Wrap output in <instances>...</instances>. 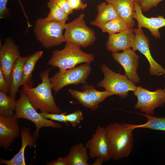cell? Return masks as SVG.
Instances as JSON below:
<instances>
[{
  "instance_id": "19",
  "label": "cell",
  "mask_w": 165,
  "mask_h": 165,
  "mask_svg": "<svg viewBox=\"0 0 165 165\" xmlns=\"http://www.w3.org/2000/svg\"><path fill=\"white\" fill-rule=\"evenodd\" d=\"M98 13L95 19L90 22L92 25L98 27L115 19L119 16L111 3L103 2L97 6Z\"/></svg>"
},
{
  "instance_id": "3",
  "label": "cell",
  "mask_w": 165,
  "mask_h": 165,
  "mask_svg": "<svg viewBox=\"0 0 165 165\" xmlns=\"http://www.w3.org/2000/svg\"><path fill=\"white\" fill-rule=\"evenodd\" d=\"M80 47L75 44L66 42L63 49L53 52L48 64L58 68L59 70H64L73 68L81 63L90 64L94 61L93 54L83 51Z\"/></svg>"
},
{
  "instance_id": "29",
  "label": "cell",
  "mask_w": 165,
  "mask_h": 165,
  "mask_svg": "<svg viewBox=\"0 0 165 165\" xmlns=\"http://www.w3.org/2000/svg\"><path fill=\"white\" fill-rule=\"evenodd\" d=\"M66 119L68 122H70L72 127H75L83 120V117L82 112L76 110L71 113L67 114Z\"/></svg>"
},
{
  "instance_id": "9",
  "label": "cell",
  "mask_w": 165,
  "mask_h": 165,
  "mask_svg": "<svg viewBox=\"0 0 165 165\" xmlns=\"http://www.w3.org/2000/svg\"><path fill=\"white\" fill-rule=\"evenodd\" d=\"M134 94L138 100L135 108L145 114L154 116L155 109L163 107L165 104V92L161 89L151 91L141 86H138L134 92Z\"/></svg>"
},
{
  "instance_id": "26",
  "label": "cell",
  "mask_w": 165,
  "mask_h": 165,
  "mask_svg": "<svg viewBox=\"0 0 165 165\" xmlns=\"http://www.w3.org/2000/svg\"><path fill=\"white\" fill-rule=\"evenodd\" d=\"M139 114L145 117L147 121L143 124L137 125V128H143L165 131V117H158L146 114Z\"/></svg>"
},
{
  "instance_id": "23",
  "label": "cell",
  "mask_w": 165,
  "mask_h": 165,
  "mask_svg": "<svg viewBox=\"0 0 165 165\" xmlns=\"http://www.w3.org/2000/svg\"><path fill=\"white\" fill-rule=\"evenodd\" d=\"M97 27L103 32L107 33L109 35L117 33L131 28L120 16Z\"/></svg>"
},
{
  "instance_id": "21",
  "label": "cell",
  "mask_w": 165,
  "mask_h": 165,
  "mask_svg": "<svg viewBox=\"0 0 165 165\" xmlns=\"http://www.w3.org/2000/svg\"><path fill=\"white\" fill-rule=\"evenodd\" d=\"M87 148L82 143L74 145L67 155L68 165H89Z\"/></svg>"
},
{
  "instance_id": "27",
  "label": "cell",
  "mask_w": 165,
  "mask_h": 165,
  "mask_svg": "<svg viewBox=\"0 0 165 165\" xmlns=\"http://www.w3.org/2000/svg\"><path fill=\"white\" fill-rule=\"evenodd\" d=\"M68 92L72 97L75 98L80 104L92 111L96 109L98 105L94 102L87 93L85 91H79L69 89Z\"/></svg>"
},
{
  "instance_id": "36",
  "label": "cell",
  "mask_w": 165,
  "mask_h": 165,
  "mask_svg": "<svg viewBox=\"0 0 165 165\" xmlns=\"http://www.w3.org/2000/svg\"><path fill=\"white\" fill-rule=\"evenodd\" d=\"M68 156L58 159L48 163L47 165H68Z\"/></svg>"
},
{
  "instance_id": "1",
  "label": "cell",
  "mask_w": 165,
  "mask_h": 165,
  "mask_svg": "<svg viewBox=\"0 0 165 165\" xmlns=\"http://www.w3.org/2000/svg\"><path fill=\"white\" fill-rule=\"evenodd\" d=\"M137 125L118 122L105 128L111 158L118 160L127 157L133 145L132 131Z\"/></svg>"
},
{
  "instance_id": "2",
  "label": "cell",
  "mask_w": 165,
  "mask_h": 165,
  "mask_svg": "<svg viewBox=\"0 0 165 165\" xmlns=\"http://www.w3.org/2000/svg\"><path fill=\"white\" fill-rule=\"evenodd\" d=\"M50 69L45 70L39 74L42 81L36 87H30L27 84L23 85V91L29 101L36 110L41 112L60 113V109L57 106L52 93V86L49 77Z\"/></svg>"
},
{
  "instance_id": "6",
  "label": "cell",
  "mask_w": 165,
  "mask_h": 165,
  "mask_svg": "<svg viewBox=\"0 0 165 165\" xmlns=\"http://www.w3.org/2000/svg\"><path fill=\"white\" fill-rule=\"evenodd\" d=\"M84 17V13H82L74 20L66 24L64 36L66 42L85 48L95 42L96 38L95 32L86 25Z\"/></svg>"
},
{
  "instance_id": "16",
  "label": "cell",
  "mask_w": 165,
  "mask_h": 165,
  "mask_svg": "<svg viewBox=\"0 0 165 165\" xmlns=\"http://www.w3.org/2000/svg\"><path fill=\"white\" fill-rule=\"evenodd\" d=\"M136 35L133 28L121 32L109 35L106 42L107 49L112 52L117 53L130 49L134 45Z\"/></svg>"
},
{
  "instance_id": "20",
  "label": "cell",
  "mask_w": 165,
  "mask_h": 165,
  "mask_svg": "<svg viewBox=\"0 0 165 165\" xmlns=\"http://www.w3.org/2000/svg\"><path fill=\"white\" fill-rule=\"evenodd\" d=\"M28 56L22 57L21 56L15 62L10 75V85L11 91L9 96L15 99L17 93L19 91L23 72V67Z\"/></svg>"
},
{
  "instance_id": "10",
  "label": "cell",
  "mask_w": 165,
  "mask_h": 165,
  "mask_svg": "<svg viewBox=\"0 0 165 165\" xmlns=\"http://www.w3.org/2000/svg\"><path fill=\"white\" fill-rule=\"evenodd\" d=\"M86 146L92 158H99L103 162L111 158L105 128L97 126L92 138L86 143Z\"/></svg>"
},
{
  "instance_id": "35",
  "label": "cell",
  "mask_w": 165,
  "mask_h": 165,
  "mask_svg": "<svg viewBox=\"0 0 165 165\" xmlns=\"http://www.w3.org/2000/svg\"><path fill=\"white\" fill-rule=\"evenodd\" d=\"M72 9L73 10H84L87 7V4L82 2L81 0H68Z\"/></svg>"
},
{
  "instance_id": "22",
  "label": "cell",
  "mask_w": 165,
  "mask_h": 165,
  "mask_svg": "<svg viewBox=\"0 0 165 165\" xmlns=\"http://www.w3.org/2000/svg\"><path fill=\"white\" fill-rule=\"evenodd\" d=\"M43 54L42 51H38L28 56L23 67V75L20 86L27 84L30 87H32V73L37 62L42 57Z\"/></svg>"
},
{
  "instance_id": "31",
  "label": "cell",
  "mask_w": 165,
  "mask_h": 165,
  "mask_svg": "<svg viewBox=\"0 0 165 165\" xmlns=\"http://www.w3.org/2000/svg\"><path fill=\"white\" fill-rule=\"evenodd\" d=\"M19 2L22 8L23 13L26 19L28 24V28H29L31 26L28 20V17L24 10L23 6L21 0H17ZM8 0H0V19L4 17L7 12L8 9L6 7V4Z\"/></svg>"
},
{
  "instance_id": "7",
  "label": "cell",
  "mask_w": 165,
  "mask_h": 165,
  "mask_svg": "<svg viewBox=\"0 0 165 165\" xmlns=\"http://www.w3.org/2000/svg\"><path fill=\"white\" fill-rule=\"evenodd\" d=\"M104 74V79L97 86L104 88L105 90L117 95L122 98L127 97L128 91H134L137 87L125 75L114 72L105 64L101 67Z\"/></svg>"
},
{
  "instance_id": "17",
  "label": "cell",
  "mask_w": 165,
  "mask_h": 165,
  "mask_svg": "<svg viewBox=\"0 0 165 165\" xmlns=\"http://www.w3.org/2000/svg\"><path fill=\"white\" fill-rule=\"evenodd\" d=\"M22 140L21 148L18 152L12 158L9 160L0 159L1 164L6 165H25L24 151L27 146L31 148L36 146V137L31 134L29 128L23 127L20 130Z\"/></svg>"
},
{
  "instance_id": "12",
  "label": "cell",
  "mask_w": 165,
  "mask_h": 165,
  "mask_svg": "<svg viewBox=\"0 0 165 165\" xmlns=\"http://www.w3.org/2000/svg\"><path fill=\"white\" fill-rule=\"evenodd\" d=\"M136 35L135 42L132 50H138L143 54L148 61L150 65L149 73L152 75H165V69L158 63L152 57L150 51L149 39L144 34L142 28L134 29Z\"/></svg>"
},
{
  "instance_id": "33",
  "label": "cell",
  "mask_w": 165,
  "mask_h": 165,
  "mask_svg": "<svg viewBox=\"0 0 165 165\" xmlns=\"http://www.w3.org/2000/svg\"><path fill=\"white\" fill-rule=\"evenodd\" d=\"M68 16L72 13V9L68 0H52Z\"/></svg>"
},
{
  "instance_id": "34",
  "label": "cell",
  "mask_w": 165,
  "mask_h": 165,
  "mask_svg": "<svg viewBox=\"0 0 165 165\" xmlns=\"http://www.w3.org/2000/svg\"><path fill=\"white\" fill-rule=\"evenodd\" d=\"M0 91L9 94L11 91L10 85L6 80L1 69H0Z\"/></svg>"
},
{
  "instance_id": "39",
  "label": "cell",
  "mask_w": 165,
  "mask_h": 165,
  "mask_svg": "<svg viewBox=\"0 0 165 165\" xmlns=\"http://www.w3.org/2000/svg\"></svg>"
},
{
  "instance_id": "13",
  "label": "cell",
  "mask_w": 165,
  "mask_h": 165,
  "mask_svg": "<svg viewBox=\"0 0 165 165\" xmlns=\"http://www.w3.org/2000/svg\"><path fill=\"white\" fill-rule=\"evenodd\" d=\"M112 56L124 69V75L129 80L134 84L140 82V78L137 73L139 57L134 51L130 49L121 53H112Z\"/></svg>"
},
{
  "instance_id": "15",
  "label": "cell",
  "mask_w": 165,
  "mask_h": 165,
  "mask_svg": "<svg viewBox=\"0 0 165 165\" xmlns=\"http://www.w3.org/2000/svg\"><path fill=\"white\" fill-rule=\"evenodd\" d=\"M135 12L133 18L138 23V28H145L148 29L156 38L159 39L160 34L159 29L165 26V18L163 16L158 15L157 17H147L144 16L141 8L136 1L134 2Z\"/></svg>"
},
{
  "instance_id": "38",
  "label": "cell",
  "mask_w": 165,
  "mask_h": 165,
  "mask_svg": "<svg viewBox=\"0 0 165 165\" xmlns=\"http://www.w3.org/2000/svg\"><path fill=\"white\" fill-rule=\"evenodd\" d=\"M163 90H164V91L165 92V87L164 89Z\"/></svg>"
},
{
  "instance_id": "24",
  "label": "cell",
  "mask_w": 165,
  "mask_h": 165,
  "mask_svg": "<svg viewBox=\"0 0 165 165\" xmlns=\"http://www.w3.org/2000/svg\"><path fill=\"white\" fill-rule=\"evenodd\" d=\"M16 101L7 94L0 91V116L9 117L13 116L15 112Z\"/></svg>"
},
{
  "instance_id": "18",
  "label": "cell",
  "mask_w": 165,
  "mask_h": 165,
  "mask_svg": "<svg viewBox=\"0 0 165 165\" xmlns=\"http://www.w3.org/2000/svg\"><path fill=\"white\" fill-rule=\"evenodd\" d=\"M112 4L119 16L123 19L131 28L135 25L133 18L135 12L134 2L136 0H104Z\"/></svg>"
},
{
  "instance_id": "4",
  "label": "cell",
  "mask_w": 165,
  "mask_h": 165,
  "mask_svg": "<svg viewBox=\"0 0 165 165\" xmlns=\"http://www.w3.org/2000/svg\"><path fill=\"white\" fill-rule=\"evenodd\" d=\"M65 24L38 18L34 28V34L38 41L46 48L58 46L65 42L63 33Z\"/></svg>"
},
{
  "instance_id": "14",
  "label": "cell",
  "mask_w": 165,
  "mask_h": 165,
  "mask_svg": "<svg viewBox=\"0 0 165 165\" xmlns=\"http://www.w3.org/2000/svg\"><path fill=\"white\" fill-rule=\"evenodd\" d=\"M18 119L13 115L5 117L0 116V146L8 148L19 135Z\"/></svg>"
},
{
  "instance_id": "30",
  "label": "cell",
  "mask_w": 165,
  "mask_h": 165,
  "mask_svg": "<svg viewBox=\"0 0 165 165\" xmlns=\"http://www.w3.org/2000/svg\"><path fill=\"white\" fill-rule=\"evenodd\" d=\"M40 114L44 118L50 119L52 121L55 120L63 122L66 123L67 125H68L66 119L67 115L66 112L61 113L41 112Z\"/></svg>"
},
{
  "instance_id": "28",
  "label": "cell",
  "mask_w": 165,
  "mask_h": 165,
  "mask_svg": "<svg viewBox=\"0 0 165 165\" xmlns=\"http://www.w3.org/2000/svg\"><path fill=\"white\" fill-rule=\"evenodd\" d=\"M82 90L87 93L91 99L98 105L107 97L114 95L106 90L103 91H98L92 85H85L82 87Z\"/></svg>"
},
{
  "instance_id": "5",
  "label": "cell",
  "mask_w": 165,
  "mask_h": 165,
  "mask_svg": "<svg viewBox=\"0 0 165 165\" xmlns=\"http://www.w3.org/2000/svg\"><path fill=\"white\" fill-rule=\"evenodd\" d=\"M14 112L13 116L18 119H25L31 121L35 124L36 129L34 133L36 138L38 137L39 131L42 128H60L62 127L59 123L54 122L43 117L40 113L37 112L23 90L20 93L19 99L16 101Z\"/></svg>"
},
{
  "instance_id": "25",
  "label": "cell",
  "mask_w": 165,
  "mask_h": 165,
  "mask_svg": "<svg viewBox=\"0 0 165 165\" xmlns=\"http://www.w3.org/2000/svg\"><path fill=\"white\" fill-rule=\"evenodd\" d=\"M47 6L50 12L47 17L44 18L47 21H55L66 23L68 19V16L52 0H50Z\"/></svg>"
},
{
  "instance_id": "32",
  "label": "cell",
  "mask_w": 165,
  "mask_h": 165,
  "mask_svg": "<svg viewBox=\"0 0 165 165\" xmlns=\"http://www.w3.org/2000/svg\"><path fill=\"white\" fill-rule=\"evenodd\" d=\"M165 0H136L139 4L142 12H146L151 8L156 7L161 2Z\"/></svg>"
},
{
  "instance_id": "8",
  "label": "cell",
  "mask_w": 165,
  "mask_h": 165,
  "mask_svg": "<svg viewBox=\"0 0 165 165\" xmlns=\"http://www.w3.org/2000/svg\"><path fill=\"white\" fill-rule=\"evenodd\" d=\"M91 70L90 64L86 63L78 67L59 72L50 78L52 90L56 93L64 87L71 84H86Z\"/></svg>"
},
{
  "instance_id": "37",
  "label": "cell",
  "mask_w": 165,
  "mask_h": 165,
  "mask_svg": "<svg viewBox=\"0 0 165 165\" xmlns=\"http://www.w3.org/2000/svg\"><path fill=\"white\" fill-rule=\"evenodd\" d=\"M103 161L101 159L99 158H96V159L95 162L92 165H101Z\"/></svg>"
},
{
  "instance_id": "11",
  "label": "cell",
  "mask_w": 165,
  "mask_h": 165,
  "mask_svg": "<svg viewBox=\"0 0 165 165\" xmlns=\"http://www.w3.org/2000/svg\"><path fill=\"white\" fill-rule=\"evenodd\" d=\"M20 56L18 46L11 38H6L0 49V69L10 84V75L14 65Z\"/></svg>"
}]
</instances>
